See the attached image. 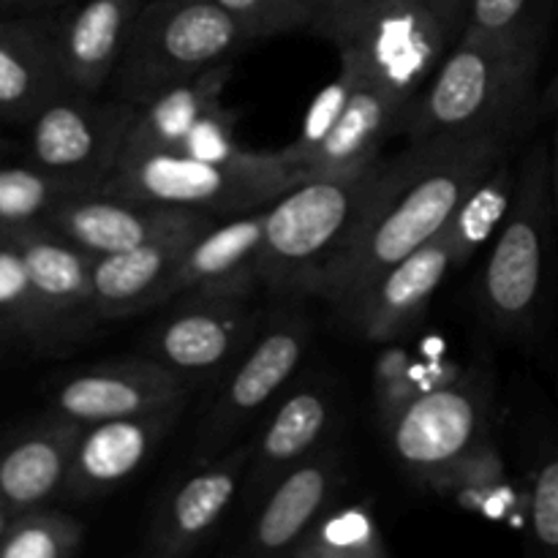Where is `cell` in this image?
Instances as JSON below:
<instances>
[{
  "label": "cell",
  "mask_w": 558,
  "mask_h": 558,
  "mask_svg": "<svg viewBox=\"0 0 558 558\" xmlns=\"http://www.w3.org/2000/svg\"><path fill=\"white\" fill-rule=\"evenodd\" d=\"M44 223L85 248L87 254L107 256L153 243V240L172 238V234L207 229L216 223V218L178 210V207L125 199L107 191H85V194H74L60 202Z\"/></svg>",
  "instance_id": "obj_13"
},
{
  "label": "cell",
  "mask_w": 558,
  "mask_h": 558,
  "mask_svg": "<svg viewBox=\"0 0 558 558\" xmlns=\"http://www.w3.org/2000/svg\"><path fill=\"white\" fill-rule=\"evenodd\" d=\"M308 178L314 174L287 161L281 150L256 153L243 163H213L189 153L161 150L120 158L101 191L221 221L262 210Z\"/></svg>",
  "instance_id": "obj_4"
},
{
  "label": "cell",
  "mask_w": 558,
  "mask_h": 558,
  "mask_svg": "<svg viewBox=\"0 0 558 558\" xmlns=\"http://www.w3.org/2000/svg\"><path fill=\"white\" fill-rule=\"evenodd\" d=\"M82 425L52 412L47 423L25 430L0 450V496L11 512L41 507L65 488Z\"/></svg>",
  "instance_id": "obj_25"
},
{
  "label": "cell",
  "mask_w": 558,
  "mask_h": 558,
  "mask_svg": "<svg viewBox=\"0 0 558 558\" xmlns=\"http://www.w3.org/2000/svg\"><path fill=\"white\" fill-rule=\"evenodd\" d=\"M245 44V33L218 0H145L114 69V90L140 107L178 82L234 60Z\"/></svg>",
  "instance_id": "obj_5"
},
{
  "label": "cell",
  "mask_w": 558,
  "mask_h": 558,
  "mask_svg": "<svg viewBox=\"0 0 558 558\" xmlns=\"http://www.w3.org/2000/svg\"><path fill=\"white\" fill-rule=\"evenodd\" d=\"M11 518H14V512H11V507L5 505V499L0 496V539H3L5 529H9V523H11Z\"/></svg>",
  "instance_id": "obj_41"
},
{
  "label": "cell",
  "mask_w": 558,
  "mask_h": 558,
  "mask_svg": "<svg viewBox=\"0 0 558 558\" xmlns=\"http://www.w3.org/2000/svg\"><path fill=\"white\" fill-rule=\"evenodd\" d=\"M510 142L507 134L447 136L412 142L396 158L381 161L352 234L319 276L316 298L343 314L387 267L445 229L463 196L507 158Z\"/></svg>",
  "instance_id": "obj_1"
},
{
  "label": "cell",
  "mask_w": 558,
  "mask_h": 558,
  "mask_svg": "<svg viewBox=\"0 0 558 558\" xmlns=\"http://www.w3.org/2000/svg\"><path fill=\"white\" fill-rule=\"evenodd\" d=\"M526 521L534 548L558 554V447L539 452L529 472Z\"/></svg>",
  "instance_id": "obj_34"
},
{
  "label": "cell",
  "mask_w": 558,
  "mask_h": 558,
  "mask_svg": "<svg viewBox=\"0 0 558 558\" xmlns=\"http://www.w3.org/2000/svg\"><path fill=\"white\" fill-rule=\"evenodd\" d=\"M292 558H387L390 545L368 499L330 507L289 550Z\"/></svg>",
  "instance_id": "obj_29"
},
{
  "label": "cell",
  "mask_w": 558,
  "mask_h": 558,
  "mask_svg": "<svg viewBox=\"0 0 558 558\" xmlns=\"http://www.w3.org/2000/svg\"><path fill=\"white\" fill-rule=\"evenodd\" d=\"M0 153H3V140H0Z\"/></svg>",
  "instance_id": "obj_42"
},
{
  "label": "cell",
  "mask_w": 558,
  "mask_h": 558,
  "mask_svg": "<svg viewBox=\"0 0 558 558\" xmlns=\"http://www.w3.org/2000/svg\"><path fill=\"white\" fill-rule=\"evenodd\" d=\"M430 9V14L439 22L445 38L452 44L466 33L469 14H472V0H423Z\"/></svg>",
  "instance_id": "obj_38"
},
{
  "label": "cell",
  "mask_w": 558,
  "mask_h": 558,
  "mask_svg": "<svg viewBox=\"0 0 558 558\" xmlns=\"http://www.w3.org/2000/svg\"><path fill=\"white\" fill-rule=\"evenodd\" d=\"M343 463L336 447H322L278 477L262 496L259 512L245 537L243 554L289 556L316 518L330 510L341 488Z\"/></svg>",
  "instance_id": "obj_18"
},
{
  "label": "cell",
  "mask_w": 558,
  "mask_h": 558,
  "mask_svg": "<svg viewBox=\"0 0 558 558\" xmlns=\"http://www.w3.org/2000/svg\"><path fill=\"white\" fill-rule=\"evenodd\" d=\"M379 3L381 0H319V14H316V25L311 33L338 44Z\"/></svg>",
  "instance_id": "obj_37"
},
{
  "label": "cell",
  "mask_w": 558,
  "mask_h": 558,
  "mask_svg": "<svg viewBox=\"0 0 558 558\" xmlns=\"http://www.w3.org/2000/svg\"><path fill=\"white\" fill-rule=\"evenodd\" d=\"M183 407L185 403H172L153 412L82 425L63 488L65 494L74 499H93L134 477L161 445L163 436L174 428Z\"/></svg>",
  "instance_id": "obj_17"
},
{
  "label": "cell",
  "mask_w": 558,
  "mask_h": 558,
  "mask_svg": "<svg viewBox=\"0 0 558 558\" xmlns=\"http://www.w3.org/2000/svg\"><path fill=\"white\" fill-rule=\"evenodd\" d=\"M256 294L213 292L174 300L178 308L163 316L142 349L183 379H205L234 365L262 327Z\"/></svg>",
  "instance_id": "obj_11"
},
{
  "label": "cell",
  "mask_w": 558,
  "mask_h": 558,
  "mask_svg": "<svg viewBox=\"0 0 558 558\" xmlns=\"http://www.w3.org/2000/svg\"><path fill=\"white\" fill-rule=\"evenodd\" d=\"M65 87L54 49V20H0V118L31 123Z\"/></svg>",
  "instance_id": "obj_21"
},
{
  "label": "cell",
  "mask_w": 558,
  "mask_h": 558,
  "mask_svg": "<svg viewBox=\"0 0 558 558\" xmlns=\"http://www.w3.org/2000/svg\"><path fill=\"white\" fill-rule=\"evenodd\" d=\"M357 74V71H354ZM412 101L357 76L343 112L325 136L300 158L311 174H341L379 161L387 136L401 129Z\"/></svg>",
  "instance_id": "obj_22"
},
{
  "label": "cell",
  "mask_w": 558,
  "mask_h": 558,
  "mask_svg": "<svg viewBox=\"0 0 558 558\" xmlns=\"http://www.w3.org/2000/svg\"><path fill=\"white\" fill-rule=\"evenodd\" d=\"M248 41L314 31L319 0H218Z\"/></svg>",
  "instance_id": "obj_33"
},
{
  "label": "cell",
  "mask_w": 558,
  "mask_h": 558,
  "mask_svg": "<svg viewBox=\"0 0 558 558\" xmlns=\"http://www.w3.org/2000/svg\"><path fill=\"white\" fill-rule=\"evenodd\" d=\"M248 461L251 445H240L213 461L199 463L189 477L180 480L153 518L145 554L156 558L194 554L238 499L248 474Z\"/></svg>",
  "instance_id": "obj_14"
},
{
  "label": "cell",
  "mask_w": 558,
  "mask_h": 558,
  "mask_svg": "<svg viewBox=\"0 0 558 558\" xmlns=\"http://www.w3.org/2000/svg\"><path fill=\"white\" fill-rule=\"evenodd\" d=\"M554 218L550 150L534 145L523 158L515 196L480 276V308L496 330L521 336L537 325L548 283Z\"/></svg>",
  "instance_id": "obj_6"
},
{
  "label": "cell",
  "mask_w": 558,
  "mask_h": 558,
  "mask_svg": "<svg viewBox=\"0 0 558 558\" xmlns=\"http://www.w3.org/2000/svg\"><path fill=\"white\" fill-rule=\"evenodd\" d=\"M381 158L341 174H316L278 196L265 213L256 276L272 294H314L319 276L352 234Z\"/></svg>",
  "instance_id": "obj_3"
},
{
  "label": "cell",
  "mask_w": 558,
  "mask_h": 558,
  "mask_svg": "<svg viewBox=\"0 0 558 558\" xmlns=\"http://www.w3.org/2000/svg\"><path fill=\"white\" fill-rule=\"evenodd\" d=\"M142 3L145 0H76L54 20V49L71 93H98L112 82Z\"/></svg>",
  "instance_id": "obj_20"
},
{
  "label": "cell",
  "mask_w": 558,
  "mask_h": 558,
  "mask_svg": "<svg viewBox=\"0 0 558 558\" xmlns=\"http://www.w3.org/2000/svg\"><path fill=\"white\" fill-rule=\"evenodd\" d=\"M85 543V529L58 510L31 507L11 518L0 558H69Z\"/></svg>",
  "instance_id": "obj_32"
},
{
  "label": "cell",
  "mask_w": 558,
  "mask_h": 558,
  "mask_svg": "<svg viewBox=\"0 0 558 558\" xmlns=\"http://www.w3.org/2000/svg\"><path fill=\"white\" fill-rule=\"evenodd\" d=\"M308 322L300 314H278L262 322L254 341L234 360V368L202 425L199 463L213 461L234 436L267 409V403L292 381L308 352Z\"/></svg>",
  "instance_id": "obj_10"
},
{
  "label": "cell",
  "mask_w": 558,
  "mask_h": 558,
  "mask_svg": "<svg viewBox=\"0 0 558 558\" xmlns=\"http://www.w3.org/2000/svg\"><path fill=\"white\" fill-rule=\"evenodd\" d=\"M234 129H238V114L218 101L216 107H210L196 120V125L180 145V153H189V156L213 163L251 161L256 150H245L234 136Z\"/></svg>",
  "instance_id": "obj_35"
},
{
  "label": "cell",
  "mask_w": 558,
  "mask_h": 558,
  "mask_svg": "<svg viewBox=\"0 0 558 558\" xmlns=\"http://www.w3.org/2000/svg\"><path fill=\"white\" fill-rule=\"evenodd\" d=\"M456 267L445 234H436L417 251L387 267L347 311L349 325L374 343L398 341L412 330L439 292L447 272Z\"/></svg>",
  "instance_id": "obj_16"
},
{
  "label": "cell",
  "mask_w": 558,
  "mask_h": 558,
  "mask_svg": "<svg viewBox=\"0 0 558 558\" xmlns=\"http://www.w3.org/2000/svg\"><path fill=\"white\" fill-rule=\"evenodd\" d=\"M85 194L80 183L41 167H0V234L47 221L63 199Z\"/></svg>",
  "instance_id": "obj_30"
},
{
  "label": "cell",
  "mask_w": 558,
  "mask_h": 558,
  "mask_svg": "<svg viewBox=\"0 0 558 558\" xmlns=\"http://www.w3.org/2000/svg\"><path fill=\"white\" fill-rule=\"evenodd\" d=\"M490 381L463 371L447 385L430 387L385 425L398 466L423 485L488 436Z\"/></svg>",
  "instance_id": "obj_8"
},
{
  "label": "cell",
  "mask_w": 558,
  "mask_h": 558,
  "mask_svg": "<svg viewBox=\"0 0 558 558\" xmlns=\"http://www.w3.org/2000/svg\"><path fill=\"white\" fill-rule=\"evenodd\" d=\"M336 49L357 76L414 101L445 60L450 41L423 0H381Z\"/></svg>",
  "instance_id": "obj_9"
},
{
  "label": "cell",
  "mask_w": 558,
  "mask_h": 558,
  "mask_svg": "<svg viewBox=\"0 0 558 558\" xmlns=\"http://www.w3.org/2000/svg\"><path fill=\"white\" fill-rule=\"evenodd\" d=\"M234 74V60L216 65L194 80L178 82L167 90L156 93L145 104L136 107L129 140H125L123 158L142 156V153L180 150L196 120L221 101L229 80Z\"/></svg>",
  "instance_id": "obj_26"
},
{
  "label": "cell",
  "mask_w": 558,
  "mask_h": 558,
  "mask_svg": "<svg viewBox=\"0 0 558 558\" xmlns=\"http://www.w3.org/2000/svg\"><path fill=\"white\" fill-rule=\"evenodd\" d=\"M332 417H336V403L325 385L308 381L289 392L251 445L248 474H245L248 494L262 499L278 477L322 450L332 428Z\"/></svg>",
  "instance_id": "obj_24"
},
{
  "label": "cell",
  "mask_w": 558,
  "mask_h": 558,
  "mask_svg": "<svg viewBox=\"0 0 558 558\" xmlns=\"http://www.w3.org/2000/svg\"><path fill=\"white\" fill-rule=\"evenodd\" d=\"M515 183L518 174L512 172V167L507 163V158H501L472 191L461 199V205L456 207V213L450 216V221L445 223L441 234H445L447 245L452 251V262L456 267H463L474 254H480L485 243L499 232V227L505 223L507 210L512 205V196H515Z\"/></svg>",
  "instance_id": "obj_28"
},
{
  "label": "cell",
  "mask_w": 558,
  "mask_h": 558,
  "mask_svg": "<svg viewBox=\"0 0 558 558\" xmlns=\"http://www.w3.org/2000/svg\"><path fill=\"white\" fill-rule=\"evenodd\" d=\"M22 251L31 281V330L36 341L76 336L96 325L93 259L47 223L11 232Z\"/></svg>",
  "instance_id": "obj_12"
},
{
  "label": "cell",
  "mask_w": 558,
  "mask_h": 558,
  "mask_svg": "<svg viewBox=\"0 0 558 558\" xmlns=\"http://www.w3.org/2000/svg\"><path fill=\"white\" fill-rule=\"evenodd\" d=\"M428 488L436 496L456 501L461 510L496 518V521H505L512 512L521 510L515 488L507 480L505 456L490 436L463 452L445 472L436 474Z\"/></svg>",
  "instance_id": "obj_27"
},
{
  "label": "cell",
  "mask_w": 558,
  "mask_h": 558,
  "mask_svg": "<svg viewBox=\"0 0 558 558\" xmlns=\"http://www.w3.org/2000/svg\"><path fill=\"white\" fill-rule=\"evenodd\" d=\"M69 3H76V0H0V14L5 11H47Z\"/></svg>",
  "instance_id": "obj_39"
},
{
  "label": "cell",
  "mask_w": 558,
  "mask_h": 558,
  "mask_svg": "<svg viewBox=\"0 0 558 558\" xmlns=\"http://www.w3.org/2000/svg\"><path fill=\"white\" fill-rule=\"evenodd\" d=\"M543 54L463 33L403 118L409 142L507 134L526 120Z\"/></svg>",
  "instance_id": "obj_2"
},
{
  "label": "cell",
  "mask_w": 558,
  "mask_h": 558,
  "mask_svg": "<svg viewBox=\"0 0 558 558\" xmlns=\"http://www.w3.org/2000/svg\"><path fill=\"white\" fill-rule=\"evenodd\" d=\"M136 104L96 93H63L31 120L33 163L74 180L85 191H101L123 158Z\"/></svg>",
  "instance_id": "obj_7"
},
{
  "label": "cell",
  "mask_w": 558,
  "mask_h": 558,
  "mask_svg": "<svg viewBox=\"0 0 558 558\" xmlns=\"http://www.w3.org/2000/svg\"><path fill=\"white\" fill-rule=\"evenodd\" d=\"M267 207L243 216H232L223 223H213L185 251L174 270L163 305L189 294L240 292L256 294L262 289L256 276L262 238H265Z\"/></svg>",
  "instance_id": "obj_19"
},
{
  "label": "cell",
  "mask_w": 558,
  "mask_h": 558,
  "mask_svg": "<svg viewBox=\"0 0 558 558\" xmlns=\"http://www.w3.org/2000/svg\"><path fill=\"white\" fill-rule=\"evenodd\" d=\"M0 322L31 330V281L22 251L11 234H0Z\"/></svg>",
  "instance_id": "obj_36"
},
{
  "label": "cell",
  "mask_w": 558,
  "mask_h": 558,
  "mask_svg": "<svg viewBox=\"0 0 558 558\" xmlns=\"http://www.w3.org/2000/svg\"><path fill=\"white\" fill-rule=\"evenodd\" d=\"M191 381L153 357L101 363L58 387L52 412L80 425L129 417L189 401Z\"/></svg>",
  "instance_id": "obj_15"
},
{
  "label": "cell",
  "mask_w": 558,
  "mask_h": 558,
  "mask_svg": "<svg viewBox=\"0 0 558 558\" xmlns=\"http://www.w3.org/2000/svg\"><path fill=\"white\" fill-rule=\"evenodd\" d=\"M554 104H556V136H554V153H550V183H554V205H556V221H558V76L554 85Z\"/></svg>",
  "instance_id": "obj_40"
},
{
  "label": "cell",
  "mask_w": 558,
  "mask_h": 558,
  "mask_svg": "<svg viewBox=\"0 0 558 558\" xmlns=\"http://www.w3.org/2000/svg\"><path fill=\"white\" fill-rule=\"evenodd\" d=\"M554 0H472L469 36L543 54Z\"/></svg>",
  "instance_id": "obj_31"
},
{
  "label": "cell",
  "mask_w": 558,
  "mask_h": 558,
  "mask_svg": "<svg viewBox=\"0 0 558 558\" xmlns=\"http://www.w3.org/2000/svg\"><path fill=\"white\" fill-rule=\"evenodd\" d=\"M202 232L205 229L153 240V243L136 245V248L120 251V254L96 256L93 259V294H96L98 319H125V316L163 305V292H167L174 270Z\"/></svg>",
  "instance_id": "obj_23"
}]
</instances>
